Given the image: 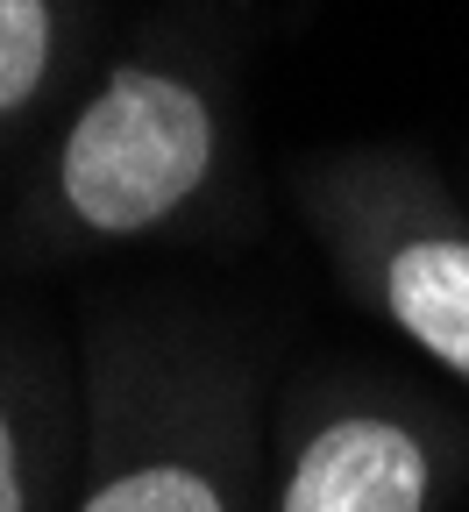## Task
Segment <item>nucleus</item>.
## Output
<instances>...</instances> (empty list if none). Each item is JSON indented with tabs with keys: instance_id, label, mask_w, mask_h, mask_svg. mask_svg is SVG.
Wrapping results in <instances>:
<instances>
[{
	"instance_id": "obj_2",
	"label": "nucleus",
	"mask_w": 469,
	"mask_h": 512,
	"mask_svg": "<svg viewBox=\"0 0 469 512\" xmlns=\"http://www.w3.org/2000/svg\"><path fill=\"white\" fill-rule=\"evenodd\" d=\"M271 512H434V448L398 413H334L299 434Z\"/></svg>"
},
{
	"instance_id": "obj_3",
	"label": "nucleus",
	"mask_w": 469,
	"mask_h": 512,
	"mask_svg": "<svg viewBox=\"0 0 469 512\" xmlns=\"http://www.w3.org/2000/svg\"><path fill=\"white\" fill-rule=\"evenodd\" d=\"M72 512H235V484L164 427H136L114 384L93 370V463L72 491Z\"/></svg>"
},
{
	"instance_id": "obj_6",
	"label": "nucleus",
	"mask_w": 469,
	"mask_h": 512,
	"mask_svg": "<svg viewBox=\"0 0 469 512\" xmlns=\"http://www.w3.org/2000/svg\"><path fill=\"white\" fill-rule=\"evenodd\" d=\"M64 36V0H0V136L57 86Z\"/></svg>"
},
{
	"instance_id": "obj_1",
	"label": "nucleus",
	"mask_w": 469,
	"mask_h": 512,
	"mask_svg": "<svg viewBox=\"0 0 469 512\" xmlns=\"http://www.w3.org/2000/svg\"><path fill=\"white\" fill-rule=\"evenodd\" d=\"M221 157L214 100L171 64L128 57L72 107L43 157L29 221L50 242H136L199 200Z\"/></svg>"
},
{
	"instance_id": "obj_4",
	"label": "nucleus",
	"mask_w": 469,
	"mask_h": 512,
	"mask_svg": "<svg viewBox=\"0 0 469 512\" xmlns=\"http://www.w3.org/2000/svg\"><path fill=\"white\" fill-rule=\"evenodd\" d=\"M377 306L406 342L469 384V235L441 221L391 228L377 242Z\"/></svg>"
},
{
	"instance_id": "obj_5",
	"label": "nucleus",
	"mask_w": 469,
	"mask_h": 512,
	"mask_svg": "<svg viewBox=\"0 0 469 512\" xmlns=\"http://www.w3.org/2000/svg\"><path fill=\"white\" fill-rule=\"evenodd\" d=\"M0 512H72L64 420L36 392L29 363L0 342Z\"/></svg>"
}]
</instances>
